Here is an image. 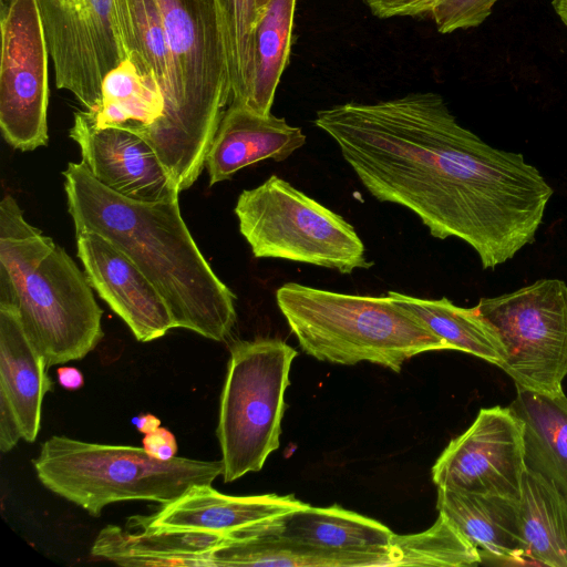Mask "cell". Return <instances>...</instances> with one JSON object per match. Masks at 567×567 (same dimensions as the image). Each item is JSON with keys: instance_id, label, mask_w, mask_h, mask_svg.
I'll return each instance as SVG.
<instances>
[{"instance_id": "17", "label": "cell", "mask_w": 567, "mask_h": 567, "mask_svg": "<svg viewBox=\"0 0 567 567\" xmlns=\"http://www.w3.org/2000/svg\"><path fill=\"white\" fill-rule=\"evenodd\" d=\"M208 566L369 567L393 566L390 546L334 550L290 540L258 528L234 532L210 551Z\"/></svg>"}, {"instance_id": "12", "label": "cell", "mask_w": 567, "mask_h": 567, "mask_svg": "<svg viewBox=\"0 0 567 567\" xmlns=\"http://www.w3.org/2000/svg\"><path fill=\"white\" fill-rule=\"evenodd\" d=\"M526 468L523 424L511 406L482 408L432 467L437 487L518 502Z\"/></svg>"}, {"instance_id": "10", "label": "cell", "mask_w": 567, "mask_h": 567, "mask_svg": "<svg viewBox=\"0 0 567 567\" xmlns=\"http://www.w3.org/2000/svg\"><path fill=\"white\" fill-rule=\"evenodd\" d=\"M0 128L14 150L47 146L49 49L37 0H13L0 13Z\"/></svg>"}, {"instance_id": "20", "label": "cell", "mask_w": 567, "mask_h": 567, "mask_svg": "<svg viewBox=\"0 0 567 567\" xmlns=\"http://www.w3.org/2000/svg\"><path fill=\"white\" fill-rule=\"evenodd\" d=\"M227 536L195 530H123L109 525L91 554L122 566H208V556Z\"/></svg>"}, {"instance_id": "13", "label": "cell", "mask_w": 567, "mask_h": 567, "mask_svg": "<svg viewBox=\"0 0 567 567\" xmlns=\"http://www.w3.org/2000/svg\"><path fill=\"white\" fill-rule=\"evenodd\" d=\"M75 236L78 257L92 289L127 324L136 340L153 341L176 328L163 296L123 251L95 233Z\"/></svg>"}, {"instance_id": "4", "label": "cell", "mask_w": 567, "mask_h": 567, "mask_svg": "<svg viewBox=\"0 0 567 567\" xmlns=\"http://www.w3.org/2000/svg\"><path fill=\"white\" fill-rule=\"evenodd\" d=\"M276 301L301 349L320 361H369L399 372L417 354L450 349L389 295H348L287 282L277 289Z\"/></svg>"}, {"instance_id": "16", "label": "cell", "mask_w": 567, "mask_h": 567, "mask_svg": "<svg viewBox=\"0 0 567 567\" xmlns=\"http://www.w3.org/2000/svg\"><path fill=\"white\" fill-rule=\"evenodd\" d=\"M305 144L302 131L285 118L229 104L205 159L209 186L262 159L285 161Z\"/></svg>"}, {"instance_id": "30", "label": "cell", "mask_w": 567, "mask_h": 567, "mask_svg": "<svg viewBox=\"0 0 567 567\" xmlns=\"http://www.w3.org/2000/svg\"><path fill=\"white\" fill-rule=\"evenodd\" d=\"M58 381L66 390H78L83 386L84 379L80 370L73 367L58 369Z\"/></svg>"}, {"instance_id": "18", "label": "cell", "mask_w": 567, "mask_h": 567, "mask_svg": "<svg viewBox=\"0 0 567 567\" xmlns=\"http://www.w3.org/2000/svg\"><path fill=\"white\" fill-rule=\"evenodd\" d=\"M48 363L29 339L17 309L0 303V395L13 409L22 439L34 442L41 426L42 402L53 383Z\"/></svg>"}, {"instance_id": "32", "label": "cell", "mask_w": 567, "mask_h": 567, "mask_svg": "<svg viewBox=\"0 0 567 567\" xmlns=\"http://www.w3.org/2000/svg\"><path fill=\"white\" fill-rule=\"evenodd\" d=\"M551 4L556 14L567 28V0H553Z\"/></svg>"}, {"instance_id": "7", "label": "cell", "mask_w": 567, "mask_h": 567, "mask_svg": "<svg viewBox=\"0 0 567 567\" xmlns=\"http://www.w3.org/2000/svg\"><path fill=\"white\" fill-rule=\"evenodd\" d=\"M235 214L256 258L286 259L341 274L373 265L351 224L277 175L243 190Z\"/></svg>"}, {"instance_id": "8", "label": "cell", "mask_w": 567, "mask_h": 567, "mask_svg": "<svg viewBox=\"0 0 567 567\" xmlns=\"http://www.w3.org/2000/svg\"><path fill=\"white\" fill-rule=\"evenodd\" d=\"M498 334L516 388L556 393L567 377V285L539 279L475 306Z\"/></svg>"}, {"instance_id": "25", "label": "cell", "mask_w": 567, "mask_h": 567, "mask_svg": "<svg viewBox=\"0 0 567 567\" xmlns=\"http://www.w3.org/2000/svg\"><path fill=\"white\" fill-rule=\"evenodd\" d=\"M297 0H270L254 33L250 90L244 107L268 115L289 62Z\"/></svg>"}, {"instance_id": "15", "label": "cell", "mask_w": 567, "mask_h": 567, "mask_svg": "<svg viewBox=\"0 0 567 567\" xmlns=\"http://www.w3.org/2000/svg\"><path fill=\"white\" fill-rule=\"evenodd\" d=\"M306 505L293 495L233 496L219 493L212 484H199L163 504L153 515L131 517L128 526L135 530H195L227 536Z\"/></svg>"}, {"instance_id": "23", "label": "cell", "mask_w": 567, "mask_h": 567, "mask_svg": "<svg viewBox=\"0 0 567 567\" xmlns=\"http://www.w3.org/2000/svg\"><path fill=\"white\" fill-rule=\"evenodd\" d=\"M518 514L523 555L532 564L567 567V495L526 466Z\"/></svg>"}, {"instance_id": "11", "label": "cell", "mask_w": 567, "mask_h": 567, "mask_svg": "<svg viewBox=\"0 0 567 567\" xmlns=\"http://www.w3.org/2000/svg\"><path fill=\"white\" fill-rule=\"evenodd\" d=\"M58 89L71 92L84 110L101 102L105 75L125 58L113 0H37Z\"/></svg>"}, {"instance_id": "22", "label": "cell", "mask_w": 567, "mask_h": 567, "mask_svg": "<svg viewBox=\"0 0 567 567\" xmlns=\"http://www.w3.org/2000/svg\"><path fill=\"white\" fill-rule=\"evenodd\" d=\"M516 389L509 406L523 424L526 466L567 495V396Z\"/></svg>"}, {"instance_id": "21", "label": "cell", "mask_w": 567, "mask_h": 567, "mask_svg": "<svg viewBox=\"0 0 567 567\" xmlns=\"http://www.w3.org/2000/svg\"><path fill=\"white\" fill-rule=\"evenodd\" d=\"M257 526L293 542L334 550L388 547L395 535L382 523L337 505L312 507L307 504Z\"/></svg>"}, {"instance_id": "29", "label": "cell", "mask_w": 567, "mask_h": 567, "mask_svg": "<svg viewBox=\"0 0 567 567\" xmlns=\"http://www.w3.org/2000/svg\"><path fill=\"white\" fill-rule=\"evenodd\" d=\"M143 447L151 456L161 461H168L175 457L177 452V443L174 434L164 427H158L145 434Z\"/></svg>"}, {"instance_id": "14", "label": "cell", "mask_w": 567, "mask_h": 567, "mask_svg": "<svg viewBox=\"0 0 567 567\" xmlns=\"http://www.w3.org/2000/svg\"><path fill=\"white\" fill-rule=\"evenodd\" d=\"M69 135L79 145L81 162L90 174L116 194L137 202L179 196L155 151L135 133L117 127L95 128L78 111Z\"/></svg>"}, {"instance_id": "27", "label": "cell", "mask_w": 567, "mask_h": 567, "mask_svg": "<svg viewBox=\"0 0 567 567\" xmlns=\"http://www.w3.org/2000/svg\"><path fill=\"white\" fill-rule=\"evenodd\" d=\"M226 31L231 100L244 106L250 90L254 33L260 12L256 0H216Z\"/></svg>"}, {"instance_id": "2", "label": "cell", "mask_w": 567, "mask_h": 567, "mask_svg": "<svg viewBox=\"0 0 567 567\" xmlns=\"http://www.w3.org/2000/svg\"><path fill=\"white\" fill-rule=\"evenodd\" d=\"M75 235L95 233L123 251L165 299L176 328L224 341L236 322L235 293L198 248L178 197L137 202L103 186L82 162L63 172Z\"/></svg>"}, {"instance_id": "1", "label": "cell", "mask_w": 567, "mask_h": 567, "mask_svg": "<svg viewBox=\"0 0 567 567\" xmlns=\"http://www.w3.org/2000/svg\"><path fill=\"white\" fill-rule=\"evenodd\" d=\"M315 125L374 198L410 209L435 238L462 239L484 269L535 240L551 186L523 154L462 126L440 94L339 104Z\"/></svg>"}, {"instance_id": "5", "label": "cell", "mask_w": 567, "mask_h": 567, "mask_svg": "<svg viewBox=\"0 0 567 567\" xmlns=\"http://www.w3.org/2000/svg\"><path fill=\"white\" fill-rule=\"evenodd\" d=\"M39 481L92 516L112 503L132 499L169 503L194 485L223 475L220 461L173 457L161 461L144 447L83 442L53 435L33 461Z\"/></svg>"}, {"instance_id": "9", "label": "cell", "mask_w": 567, "mask_h": 567, "mask_svg": "<svg viewBox=\"0 0 567 567\" xmlns=\"http://www.w3.org/2000/svg\"><path fill=\"white\" fill-rule=\"evenodd\" d=\"M186 124L206 154L231 100L224 21L216 0H156Z\"/></svg>"}, {"instance_id": "34", "label": "cell", "mask_w": 567, "mask_h": 567, "mask_svg": "<svg viewBox=\"0 0 567 567\" xmlns=\"http://www.w3.org/2000/svg\"><path fill=\"white\" fill-rule=\"evenodd\" d=\"M13 0H0V12L6 11Z\"/></svg>"}, {"instance_id": "26", "label": "cell", "mask_w": 567, "mask_h": 567, "mask_svg": "<svg viewBox=\"0 0 567 567\" xmlns=\"http://www.w3.org/2000/svg\"><path fill=\"white\" fill-rule=\"evenodd\" d=\"M393 566L470 567L482 564L480 549L443 513L426 530L394 535Z\"/></svg>"}, {"instance_id": "28", "label": "cell", "mask_w": 567, "mask_h": 567, "mask_svg": "<svg viewBox=\"0 0 567 567\" xmlns=\"http://www.w3.org/2000/svg\"><path fill=\"white\" fill-rule=\"evenodd\" d=\"M22 439V431L18 417L10 403L0 395V450L3 453L12 450L19 440Z\"/></svg>"}, {"instance_id": "24", "label": "cell", "mask_w": 567, "mask_h": 567, "mask_svg": "<svg viewBox=\"0 0 567 567\" xmlns=\"http://www.w3.org/2000/svg\"><path fill=\"white\" fill-rule=\"evenodd\" d=\"M388 295L422 320L450 349L466 352L497 367L503 363V343L476 307H460L445 297L423 299L398 291H389Z\"/></svg>"}, {"instance_id": "33", "label": "cell", "mask_w": 567, "mask_h": 567, "mask_svg": "<svg viewBox=\"0 0 567 567\" xmlns=\"http://www.w3.org/2000/svg\"><path fill=\"white\" fill-rule=\"evenodd\" d=\"M256 1H257V7H258L260 14L265 10V8L268 6V3L270 2V0H256Z\"/></svg>"}, {"instance_id": "31", "label": "cell", "mask_w": 567, "mask_h": 567, "mask_svg": "<svg viewBox=\"0 0 567 567\" xmlns=\"http://www.w3.org/2000/svg\"><path fill=\"white\" fill-rule=\"evenodd\" d=\"M132 423L143 433L148 434L159 427L161 421L153 414H142L132 419Z\"/></svg>"}, {"instance_id": "19", "label": "cell", "mask_w": 567, "mask_h": 567, "mask_svg": "<svg viewBox=\"0 0 567 567\" xmlns=\"http://www.w3.org/2000/svg\"><path fill=\"white\" fill-rule=\"evenodd\" d=\"M436 508L480 549L482 563L532 564L522 551L518 502L437 487Z\"/></svg>"}, {"instance_id": "3", "label": "cell", "mask_w": 567, "mask_h": 567, "mask_svg": "<svg viewBox=\"0 0 567 567\" xmlns=\"http://www.w3.org/2000/svg\"><path fill=\"white\" fill-rule=\"evenodd\" d=\"M0 303L17 309L49 368L83 359L103 338V310L84 270L19 206L0 214Z\"/></svg>"}, {"instance_id": "6", "label": "cell", "mask_w": 567, "mask_h": 567, "mask_svg": "<svg viewBox=\"0 0 567 567\" xmlns=\"http://www.w3.org/2000/svg\"><path fill=\"white\" fill-rule=\"evenodd\" d=\"M296 357L292 347L276 338L231 344L216 430L225 483L260 471L279 447L284 398Z\"/></svg>"}]
</instances>
